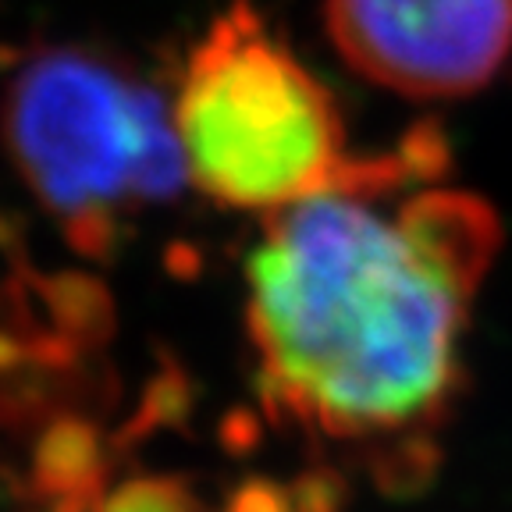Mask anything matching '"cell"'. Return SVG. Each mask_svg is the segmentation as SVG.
I'll use <instances>...</instances> for the list:
<instances>
[{"mask_svg": "<svg viewBox=\"0 0 512 512\" xmlns=\"http://www.w3.org/2000/svg\"><path fill=\"white\" fill-rule=\"evenodd\" d=\"M96 498L93 495H57V498H43L40 512H93Z\"/></svg>", "mask_w": 512, "mask_h": 512, "instance_id": "obj_11", "label": "cell"}, {"mask_svg": "<svg viewBox=\"0 0 512 512\" xmlns=\"http://www.w3.org/2000/svg\"><path fill=\"white\" fill-rule=\"evenodd\" d=\"M93 512H203V505L178 477H132L96 498Z\"/></svg>", "mask_w": 512, "mask_h": 512, "instance_id": "obj_8", "label": "cell"}, {"mask_svg": "<svg viewBox=\"0 0 512 512\" xmlns=\"http://www.w3.org/2000/svg\"><path fill=\"white\" fill-rule=\"evenodd\" d=\"M111 473L104 434L79 413H57L32 445L29 498L93 495L100 498Z\"/></svg>", "mask_w": 512, "mask_h": 512, "instance_id": "obj_5", "label": "cell"}, {"mask_svg": "<svg viewBox=\"0 0 512 512\" xmlns=\"http://www.w3.org/2000/svg\"><path fill=\"white\" fill-rule=\"evenodd\" d=\"M260 438V424H256V416L246 413V409H235V413L224 416V427H221V441L232 452H249Z\"/></svg>", "mask_w": 512, "mask_h": 512, "instance_id": "obj_10", "label": "cell"}, {"mask_svg": "<svg viewBox=\"0 0 512 512\" xmlns=\"http://www.w3.org/2000/svg\"><path fill=\"white\" fill-rule=\"evenodd\" d=\"M0 132L36 200L89 260L118 253L121 214L175 200L189 182L171 104L89 47L32 54L4 93Z\"/></svg>", "mask_w": 512, "mask_h": 512, "instance_id": "obj_2", "label": "cell"}, {"mask_svg": "<svg viewBox=\"0 0 512 512\" xmlns=\"http://www.w3.org/2000/svg\"><path fill=\"white\" fill-rule=\"evenodd\" d=\"M352 72L409 100L484 89L512 57V0H324Z\"/></svg>", "mask_w": 512, "mask_h": 512, "instance_id": "obj_4", "label": "cell"}, {"mask_svg": "<svg viewBox=\"0 0 512 512\" xmlns=\"http://www.w3.org/2000/svg\"><path fill=\"white\" fill-rule=\"evenodd\" d=\"M228 512H288V498L267 480H249L232 495Z\"/></svg>", "mask_w": 512, "mask_h": 512, "instance_id": "obj_9", "label": "cell"}, {"mask_svg": "<svg viewBox=\"0 0 512 512\" xmlns=\"http://www.w3.org/2000/svg\"><path fill=\"white\" fill-rule=\"evenodd\" d=\"M171 111L189 182L221 207L271 214L328 189L352 160L331 89L246 0L192 47Z\"/></svg>", "mask_w": 512, "mask_h": 512, "instance_id": "obj_3", "label": "cell"}, {"mask_svg": "<svg viewBox=\"0 0 512 512\" xmlns=\"http://www.w3.org/2000/svg\"><path fill=\"white\" fill-rule=\"evenodd\" d=\"M32 296L40 299L50 313L54 328L68 335L82 349H100L114 338L118 317H114V299L104 285L89 274L61 271V274H25Z\"/></svg>", "mask_w": 512, "mask_h": 512, "instance_id": "obj_6", "label": "cell"}, {"mask_svg": "<svg viewBox=\"0 0 512 512\" xmlns=\"http://www.w3.org/2000/svg\"><path fill=\"white\" fill-rule=\"evenodd\" d=\"M192 416V381L182 367L164 363L157 374L146 381L143 395H139L136 413L128 416L118 438L111 441L114 448H132L146 441L157 431H178L189 424Z\"/></svg>", "mask_w": 512, "mask_h": 512, "instance_id": "obj_7", "label": "cell"}, {"mask_svg": "<svg viewBox=\"0 0 512 512\" xmlns=\"http://www.w3.org/2000/svg\"><path fill=\"white\" fill-rule=\"evenodd\" d=\"M445 168L438 125H416L271 210L246 264L264 413L399 488L424 480L456 409L470 313L502 246L495 207L441 185Z\"/></svg>", "mask_w": 512, "mask_h": 512, "instance_id": "obj_1", "label": "cell"}]
</instances>
